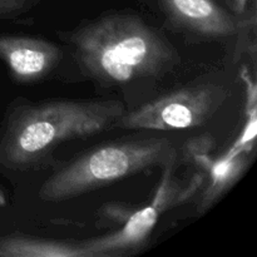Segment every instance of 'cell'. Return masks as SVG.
<instances>
[{"label": "cell", "mask_w": 257, "mask_h": 257, "mask_svg": "<svg viewBox=\"0 0 257 257\" xmlns=\"http://www.w3.org/2000/svg\"><path fill=\"white\" fill-rule=\"evenodd\" d=\"M136 208H130L127 205L120 203H109L103 207V217L107 221L117 223H124L130 218V216L135 212Z\"/></svg>", "instance_id": "12"}, {"label": "cell", "mask_w": 257, "mask_h": 257, "mask_svg": "<svg viewBox=\"0 0 257 257\" xmlns=\"http://www.w3.org/2000/svg\"><path fill=\"white\" fill-rule=\"evenodd\" d=\"M62 59V49L50 40L32 35L0 34V60L15 82H40L57 69Z\"/></svg>", "instance_id": "7"}, {"label": "cell", "mask_w": 257, "mask_h": 257, "mask_svg": "<svg viewBox=\"0 0 257 257\" xmlns=\"http://www.w3.org/2000/svg\"><path fill=\"white\" fill-rule=\"evenodd\" d=\"M228 98V89L218 83H198L176 89L127 112L118 120L123 130L180 131L207 123Z\"/></svg>", "instance_id": "4"}, {"label": "cell", "mask_w": 257, "mask_h": 257, "mask_svg": "<svg viewBox=\"0 0 257 257\" xmlns=\"http://www.w3.org/2000/svg\"><path fill=\"white\" fill-rule=\"evenodd\" d=\"M176 162L177 158L163 166L162 178L152 201L145 207L136 208L119 230L84 241L90 257H123L137 253L140 248L145 247L161 216L187 201L203 187L205 178L201 175L193 176L188 182L176 178Z\"/></svg>", "instance_id": "5"}, {"label": "cell", "mask_w": 257, "mask_h": 257, "mask_svg": "<svg viewBox=\"0 0 257 257\" xmlns=\"http://www.w3.org/2000/svg\"><path fill=\"white\" fill-rule=\"evenodd\" d=\"M213 147L215 142L211 136H201L197 140L190 141L183 148V153L186 160L192 162L197 170H202L208 173L213 166V160L211 157Z\"/></svg>", "instance_id": "10"}, {"label": "cell", "mask_w": 257, "mask_h": 257, "mask_svg": "<svg viewBox=\"0 0 257 257\" xmlns=\"http://www.w3.org/2000/svg\"><path fill=\"white\" fill-rule=\"evenodd\" d=\"M124 112L118 100H50L18 105L0 133V165L13 171L38 168L62 143L117 127Z\"/></svg>", "instance_id": "2"}, {"label": "cell", "mask_w": 257, "mask_h": 257, "mask_svg": "<svg viewBox=\"0 0 257 257\" xmlns=\"http://www.w3.org/2000/svg\"><path fill=\"white\" fill-rule=\"evenodd\" d=\"M175 29L205 40L238 38L255 28V10L237 17L216 0H157Z\"/></svg>", "instance_id": "6"}, {"label": "cell", "mask_w": 257, "mask_h": 257, "mask_svg": "<svg viewBox=\"0 0 257 257\" xmlns=\"http://www.w3.org/2000/svg\"><path fill=\"white\" fill-rule=\"evenodd\" d=\"M177 158L168 138L151 137L98 146L78 156L49 176L38 196L44 202H63L80 197Z\"/></svg>", "instance_id": "3"}, {"label": "cell", "mask_w": 257, "mask_h": 257, "mask_svg": "<svg viewBox=\"0 0 257 257\" xmlns=\"http://www.w3.org/2000/svg\"><path fill=\"white\" fill-rule=\"evenodd\" d=\"M80 70L103 85L127 87L156 79L180 63L177 50L141 17L112 13L68 34Z\"/></svg>", "instance_id": "1"}, {"label": "cell", "mask_w": 257, "mask_h": 257, "mask_svg": "<svg viewBox=\"0 0 257 257\" xmlns=\"http://www.w3.org/2000/svg\"><path fill=\"white\" fill-rule=\"evenodd\" d=\"M0 257H90L84 242L14 233L0 238Z\"/></svg>", "instance_id": "8"}, {"label": "cell", "mask_w": 257, "mask_h": 257, "mask_svg": "<svg viewBox=\"0 0 257 257\" xmlns=\"http://www.w3.org/2000/svg\"><path fill=\"white\" fill-rule=\"evenodd\" d=\"M5 203H7V198H5L4 191H3L2 187H0V206H4Z\"/></svg>", "instance_id": "14"}, {"label": "cell", "mask_w": 257, "mask_h": 257, "mask_svg": "<svg viewBox=\"0 0 257 257\" xmlns=\"http://www.w3.org/2000/svg\"><path fill=\"white\" fill-rule=\"evenodd\" d=\"M232 155L230 158H223L217 165L213 163L210 170V181L207 187L203 190L200 201V208L202 211L208 210L233 183L237 181L241 173L246 168L247 156H242V150L237 148V151H231Z\"/></svg>", "instance_id": "9"}, {"label": "cell", "mask_w": 257, "mask_h": 257, "mask_svg": "<svg viewBox=\"0 0 257 257\" xmlns=\"http://www.w3.org/2000/svg\"><path fill=\"white\" fill-rule=\"evenodd\" d=\"M252 2H255V0H252ZM222 3L227 7L230 12H232L237 17H245V15L250 13L248 12V3H250V0H222Z\"/></svg>", "instance_id": "13"}, {"label": "cell", "mask_w": 257, "mask_h": 257, "mask_svg": "<svg viewBox=\"0 0 257 257\" xmlns=\"http://www.w3.org/2000/svg\"><path fill=\"white\" fill-rule=\"evenodd\" d=\"M40 0H0V19L18 18L39 4Z\"/></svg>", "instance_id": "11"}]
</instances>
